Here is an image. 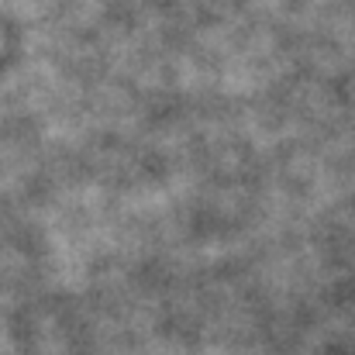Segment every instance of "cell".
<instances>
[]
</instances>
